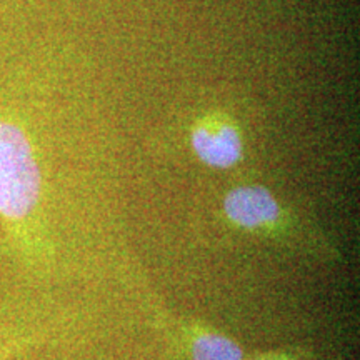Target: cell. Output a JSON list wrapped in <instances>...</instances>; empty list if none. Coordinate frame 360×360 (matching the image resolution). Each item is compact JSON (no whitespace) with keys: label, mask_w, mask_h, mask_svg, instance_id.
I'll list each match as a JSON object with an SVG mask.
<instances>
[{"label":"cell","mask_w":360,"mask_h":360,"mask_svg":"<svg viewBox=\"0 0 360 360\" xmlns=\"http://www.w3.org/2000/svg\"><path fill=\"white\" fill-rule=\"evenodd\" d=\"M40 172L25 134L0 119V214L25 219L37 205Z\"/></svg>","instance_id":"6da1fadb"},{"label":"cell","mask_w":360,"mask_h":360,"mask_svg":"<svg viewBox=\"0 0 360 360\" xmlns=\"http://www.w3.org/2000/svg\"><path fill=\"white\" fill-rule=\"evenodd\" d=\"M225 212L238 227L259 231L272 227L281 217L278 204L264 187H238L225 199Z\"/></svg>","instance_id":"7a4b0ae2"},{"label":"cell","mask_w":360,"mask_h":360,"mask_svg":"<svg viewBox=\"0 0 360 360\" xmlns=\"http://www.w3.org/2000/svg\"><path fill=\"white\" fill-rule=\"evenodd\" d=\"M197 155L212 167H231L240 159V137L231 125H204L192 137Z\"/></svg>","instance_id":"3957f363"},{"label":"cell","mask_w":360,"mask_h":360,"mask_svg":"<svg viewBox=\"0 0 360 360\" xmlns=\"http://www.w3.org/2000/svg\"><path fill=\"white\" fill-rule=\"evenodd\" d=\"M192 360H242V350L229 337L217 332H199L191 344Z\"/></svg>","instance_id":"277c9868"},{"label":"cell","mask_w":360,"mask_h":360,"mask_svg":"<svg viewBox=\"0 0 360 360\" xmlns=\"http://www.w3.org/2000/svg\"><path fill=\"white\" fill-rule=\"evenodd\" d=\"M259 360H278V359H259Z\"/></svg>","instance_id":"5b68a950"}]
</instances>
